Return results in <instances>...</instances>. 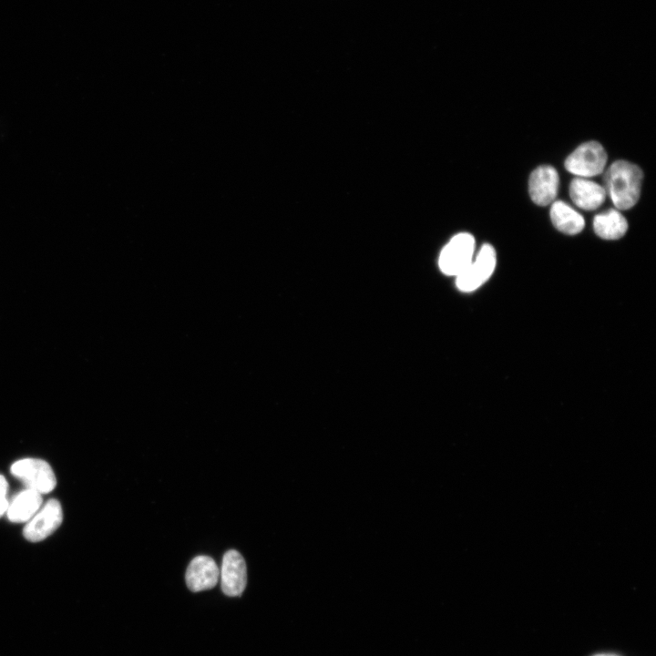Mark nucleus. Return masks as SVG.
<instances>
[{
	"mask_svg": "<svg viewBox=\"0 0 656 656\" xmlns=\"http://www.w3.org/2000/svg\"><path fill=\"white\" fill-rule=\"evenodd\" d=\"M642 179L641 168L626 160H617L608 168L603 178L604 189L617 210H629L637 203Z\"/></svg>",
	"mask_w": 656,
	"mask_h": 656,
	"instance_id": "obj_1",
	"label": "nucleus"
},
{
	"mask_svg": "<svg viewBox=\"0 0 656 656\" xmlns=\"http://www.w3.org/2000/svg\"><path fill=\"white\" fill-rule=\"evenodd\" d=\"M475 248L476 241L470 233L456 234L440 252L438 258L440 271L446 275L456 277L474 259Z\"/></svg>",
	"mask_w": 656,
	"mask_h": 656,
	"instance_id": "obj_2",
	"label": "nucleus"
},
{
	"mask_svg": "<svg viewBox=\"0 0 656 656\" xmlns=\"http://www.w3.org/2000/svg\"><path fill=\"white\" fill-rule=\"evenodd\" d=\"M607 153L597 141H588L579 145L565 160V168L570 173L589 178L604 171Z\"/></svg>",
	"mask_w": 656,
	"mask_h": 656,
	"instance_id": "obj_3",
	"label": "nucleus"
},
{
	"mask_svg": "<svg viewBox=\"0 0 656 656\" xmlns=\"http://www.w3.org/2000/svg\"><path fill=\"white\" fill-rule=\"evenodd\" d=\"M496 264L494 247L488 243L484 244L469 265L456 277L457 288L465 292L478 289L490 278Z\"/></svg>",
	"mask_w": 656,
	"mask_h": 656,
	"instance_id": "obj_4",
	"label": "nucleus"
},
{
	"mask_svg": "<svg viewBox=\"0 0 656 656\" xmlns=\"http://www.w3.org/2000/svg\"><path fill=\"white\" fill-rule=\"evenodd\" d=\"M12 475L19 479L26 488L47 494L56 484L51 466L44 460L25 458L15 462L11 466Z\"/></svg>",
	"mask_w": 656,
	"mask_h": 656,
	"instance_id": "obj_5",
	"label": "nucleus"
},
{
	"mask_svg": "<svg viewBox=\"0 0 656 656\" xmlns=\"http://www.w3.org/2000/svg\"><path fill=\"white\" fill-rule=\"evenodd\" d=\"M63 518L60 503L49 499L45 506L32 517L24 528V537L32 542H37L50 536L61 524Z\"/></svg>",
	"mask_w": 656,
	"mask_h": 656,
	"instance_id": "obj_6",
	"label": "nucleus"
},
{
	"mask_svg": "<svg viewBox=\"0 0 656 656\" xmlns=\"http://www.w3.org/2000/svg\"><path fill=\"white\" fill-rule=\"evenodd\" d=\"M220 585L224 594L241 596L247 583L246 564L243 557L235 549L228 550L222 559Z\"/></svg>",
	"mask_w": 656,
	"mask_h": 656,
	"instance_id": "obj_7",
	"label": "nucleus"
},
{
	"mask_svg": "<svg viewBox=\"0 0 656 656\" xmlns=\"http://www.w3.org/2000/svg\"><path fill=\"white\" fill-rule=\"evenodd\" d=\"M559 182L555 168L544 165L534 169L528 180V191L533 202L539 206L552 203L558 194Z\"/></svg>",
	"mask_w": 656,
	"mask_h": 656,
	"instance_id": "obj_8",
	"label": "nucleus"
},
{
	"mask_svg": "<svg viewBox=\"0 0 656 656\" xmlns=\"http://www.w3.org/2000/svg\"><path fill=\"white\" fill-rule=\"evenodd\" d=\"M220 569L216 562L209 556H197L189 564L185 580L190 590L199 592L216 586Z\"/></svg>",
	"mask_w": 656,
	"mask_h": 656,
	"instance_id": "obj_9",
	"label": "nucleus"
},
{
	"mask_svg": "<svg viewBox=\"0 0 656 656\" xmlns=\"http://www.w3.org/2000/svg\"><path fill=\"white\" fill-rule=\"evenodd\" d=\"M569 196L579 208L594 210L604 202L607 193L603 186L587 178H575L569 185Z\"/></svg>",
	"mask_w": 656,
	"mask_h": 656,
	"instance_id": "obj_10",
	"label": "nucleus"
},
{
	"mask_svg": "<svg viewBox=\"0 0 656 656\" xmlns=\"http://www.w3.org/2000/svg\"><path fill=\"white\" fill-rule=\"evenodd\" d=\"M42 501L40 493L26 488L16 494L8 503L7 518L15 523L28 521L37 512Z\"/></svg>",
	"mask_w": 656,
	"mask_h": 656,
	"instance_id": "obj_11",
	"label": "nucleus"
},
{
	"mask_svg": "<svg viewBox=\"0 0 656 656\" xmlns=\"http://www.w3.org/2000/svg\"><path fill=\"white\" fill-rule=\"evenodd\" d=\"M550 219L558 231L569 235L579 233L585 226L583 216L561 200L552 202Z\"/></svg>",
	"mask_w": 656,
	"mask_h": 656,
	"instance_id": "obj_12",
	"label": "nucleus"
},
{
	"mask_svg": "<svg viewBox=\"0 0 656 656\" xmlns=\"http://www.w3.org/2000/svg\"><path fill=\"white\" fill-rule=\"evenodd\" d=\"M595 233L604 240H618L628 230V222L619 210L610 209L594 217Z\"/></svg>",
	"mask_w": 656,
	"mask_h": 656,
	"instance_id": "obj_13",
	"label": "nucleus"
},
{
	"mask_svg": "<svg viewBox=\"0 0 656 656\" xmlns=\"http://www.w3.org/2000/svg\"><path fill=\"white\" fill-rule=\"evenodd\" d=\"M7 491V481L5 477L0 474V517L6 511L8 507Z\"/></svg>",
	"mask_w": 656,
	"mask_h": 656,
	"instance_id": "obj_14",
	"label": "nucleus"
},
{
	"mask_svg": "<svg viewBox=\"0 0 656 656\" xmlns=\"http://www.w3.org/2000/svg\"><path fill=\"white\" fill-rule=\"evenodd\" d=\"M593 656H620V655L612 654V653H600V654H596Z\"/></svg>",
	"mask_w": 656,
	"mask_h": 656,
	"instance_id": "obj_15",
	"label": "nucleus"
}]
</instances>
